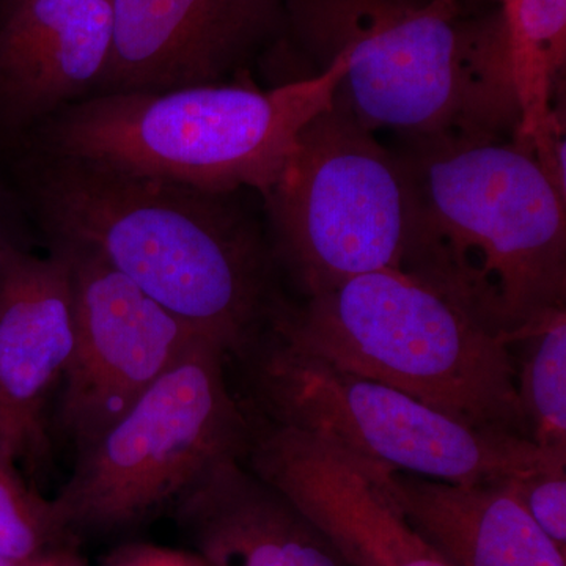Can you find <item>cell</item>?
<instances>
[{"mask_svg": "<svg viewBox=\"0 0 566 566\" xmlns=\"http://www.w3.org/2000/svg\"><path fill=\"white\" fill-rule=\"evenodd\" d=\"M509 486L543 534L566 553V461L509 480Z\"/></svg>", "mask_w": 566, "mask_h": 566, "instance_id": "obj_19", "label": "cell"}, {"mask_svg": "<svg viewBox=\"0 0 566 566\" xmlns=\"http://www.w3.org/2000/svg\"><path fill=\"white\" fill-rule=\"evenodd\" d=\"M172 513L210 566H348L322 528L243 460L214 465Z\"/></svg>", "mask_w": 566, "mask_h": 566, "instance_id": "obj_14", "label": "cell"}, {"mask_svg": "<svg viewBox=\"0 0 566 566\" xmlns=\"http://www.w3.org/2000/svg\"><path fill=\"white\" fill-rule=\"evenodd\" d=\"M11 2H14V0H0V9H2V7L9 6Z\"/></svg>", "mask_w": 566, "mask_h": 566, "instance_id": "obj_25", "label": "cell"}, {"mask_svg": "<svg viewBox=\"0 0 566 566\" xmlns=\"http://www.w3.org/2000/svg\"><path fill=\"white\" fill-rule=\"evenodd\" d=\"M264 335L469 427L528 439L513 346L424 275H357L300 307L283 304Z\"/></svg>", "mask_w": 566, "mask_h": 566, "instance_id": "obj_4", "label": "cell"}, {"mask_svg": "<svg viewBox=\"0 0 566 566\" xmlns=\"http://www.w3.org/2000/svg\"><path fill=\"white\" fill-rule=\"evenodd\" d=\"M52 243L70 264L76 316L59 420L81 450L120 420L203 335L98 253L66 241Z\"/></svg>", "mask_w": 566, "mask_h": 566, "instance_id": "obj_9", "label": "cell"}, {"mask_svg": "<svg viewBox=\"0 0 566 566\" xmlns=\"http://www.w3.org/2000/svg\"><path fill=\"white\" fill-rule=\"evenodd\" d=\"M286 17L285 0H112L109 59L92 95L222 84Z\"/></svg>", "mask_w": 566, "mask_h": 566, "instance_id": "obj_10", "label": "cell"}, {"mask_svg": "<svg viewBox=\"0 0 566 566\" xmlns=\"http://www.w3.org/2000/svg\"><path fill=\"white\" fill-rule=\"evenodd\" d=\"M499 3H501L499 13H501L502 21H509L515 14L520 0H499Z\"/></svg>", "mask_w": 566, "mask_h": 566, "instance_id": "obj_23", "label": "cell"}, {"mask_svg": "<svg viewBox=\"0 0 566 566\" xmlns=\"http://www.w3.org/2000/svg\"><path fill=\"white\" fill-rule=\"evenodd\" d=\"M0 566H36V565H24L20 562L10 560V558L0 556Z\"/></svg>", "mask_w": 566, "mask_h": 566, "instance_id": "obj_24", "label": "cell"}, {"mask_svg": "<svg viewBox=\"0 0 566 566\" xmlns=\"http://www.w3.org/2000/svg\"><path fill=\"white\" fill-rule=\"evenodd\" d=\"M319 70L344 52L337 96L370 132L502 139L520 125L501 14L463 0H285Z\"/></svg>", "mask_w": 566, "mask_h": 566, "instance_id": "obj_3", "label": "cell"}, {"mask_svg": "<svg viewBox=\"0 0 566 566\" xmlns=\"http://www.w3.org/2000/svg\"><path fill=\"white\" fill-rule=\"evenodd\" d=\"M33 202L52 240L91 249L156 303L243 359L283 305L273 255L232 193L41 153Z\"/></svg>", "mask_w": 566, "mask_h": 566, "instance_id": "obj_1", "label": "cell"}, {"mask_svg": "<svg viewBox=\"0 0 566 566\" xmlns=\"http://www.w3.org/2000/svg\"><path fill=\"white\" fill-rule=\"evenodd\" d=\"M253 424L248 468L300 506L348 566H450L406 521L378 465L294 428Z\"/></svg>", "mask_w": 566, "mask_h": 566, "instance_id": "obj_11", "label": "cell"}, {"mask_svg": "<svg viewBox=\"0 0 566 566\" xmlns=\"http://www.w3.org/2000/svg\"><path fill=\"white\" fill-rule=\"evenodd\" d=\"M41 566H85L82 564L81 558L76 556L73 547L71 549L61 551V553L55 554L51 558H48L46 562H43Z\"/></svg>", "mask_w": 566, "mask_h": 566, "instance_id": "obj_22", "label": "cell"}, {"mask_svg": "<svg viewBox=\"0 0 566 566\" xmlns=\"http://www.w3.org/2000/svg\"><path fill=\"white\" fill-rule=\"evenodd\" d=\"M502 25L520 109L512 140L538 159L565 126L554 96L566 65V0H520Z\"/></svg>", "mask_w": 566, "mask_h": 566, "instance_id": "obj_16", "label": "cell"}, {"mask_svg": "<svg viewBox=\"0 0 566 566\" xmlns=\"http://www.w3.org/2000/svg\"><path fill=\"white\" fill-rule=\"evenodd\" d=\"M3 243H6V240H3V238H0V251H2Z\"/></svg>", "mask_w": 566, "mask_h": 566, "instance_id": "obj_26", "label": "cell"}, {"mask_svg": "<svg viewBox=\"0 0 566 566\" xmlns=\"http://www.w3.org/2000/svg\"><path fill=\"white\" fill-rule=\"evenodd\" d=\"M344 52L318 73L271 91L202 85L91 95L39 125L41 153L106 164L211 193L266 196L301 133L334 103Z\"/></svg>", "mask_w": 566, "mask_h": 566, "instance_id": "obj_5", "label": "cell"}, {"mask_svg": "<svg viewBox=\"0 0 566 566\" xmlns=\"http://www.w3.org/2000/svg\"><path fill=\"white\" fill-rule=\"evenodd\" d=\"M102 566H210L193 551L170 549V547L129 543L117 547L104 558Z\"/></svg>", "mask_w": 566, "mask_h": 566, "instance_id": "obj_20", "label": "cell"}, {"mask_svg": "<svg viewBox=\"0 0 566 566\" xmlns=\"http://www.w3.org/2000/svg\"><path fill=\"white\" fill-rule=\"evenodd\" d=\"M112 0H14L0 9V128L20 134L93 92Z\"/></svg>", "mask_w": 566, "mask_h": 566, "instance_id": "obj_12", "label": "cell"}, {"mask_svg": "<svg viewBox=\"0 0 566 566\" xmlns=\"http://www.w3.org/2000/svg\"><path fill=\"white\" fill-rule=\"evenodd\" d=\"M263 420L314 434L392 472L449 483L504 482L566 457L479 430L374 379L263 335L245 354Z\"/></svg>", "mask_w": 566, "mask_h": 566, "instance_id": "obj_7", "label": "cell"}, {"mask_svg": "<svg viewBox=\"0 0 566 566\" xmlns=\"http://www.w3.org/2000/svg\"><path fill=\"white\" fill-rule=\"evenodd\" d=\"M17 450L0 438V556L24 565L70 549L51 501L29 488L17 468Z\"/></svg>", "mask_w": 566, "mask_h": 566, "instance_id": "obj_18", "label": "cell"}, {"mask_svg": "<svg viewBox=\"0 0 566 566\" xmlns=\"http://www.w3.org/2000/svg\"><path fill=\"white\" fill-rule=\"evenodd\" d=\"M229 354L199 337L136 405L92 444L52 499L71 542L144 526L175 509L214 465L243 460L252 417L226 378Z\"/></svg>", "mask_w": 566, "mask_h": 566, "instance_id": "obj_6", "label": "cell"}, {"mask_svg": "<svg viewBox=\"0 0 566 566\" xmlns=\"http://www.w3.org/2000/svg\"><path fill=\"white\" fill-rule=\"evenodd\" d=\"M73 277L57 249L40 259L6 240L0 251V400L20 433L22 457L46 453L43 412L74 349Z\"/></svg>", "mask_w": 566, "mask_h": 566, "instance_id": "obj_13", "label": "cell"}, {"mask_svg": "<svg viewBox=\"0 0 566 566\" xmlns=\"http://www.w3.org/2000/svg\"><path fill=\"white\" fill-rule=\"evenodd\" d=\"M516 392L528 439L543 452L566 457V308L547 312L513 346Z\"/></svg>", "mask_w": 566, "mask_h": 566, "instance_id": "obj_17", "label": "cell"}, {"mask_svg": "<svg viewBox=\"0 0 566 566\" xmlns=\"http://www.w3.org/2000/svg\"><path fill=\"white\" fill-rule=\"evenodd\" d=\"M0 438L6 439L17 450L18 457H22V444L20 433L14 427L13 420L7 411L6 405L0 400Z\"/></svg>", "mask_w": 566, "mask_h": 566, "instance_id": "obj_21", "label": "cell"}, {"mask_svg": "<svg viewBox=\"0 0 566 566\" xmlns=\"http://www.w3.org/2000/svg\"><path fill=\"white\" fill-rule=\"evenodd\" d=\"M378 468L406 521L450 566H566L509 480L464 485Z\"/></svg>", "mask_w": 566, "mask_h": 566, "instance_id": "obj_15", "label": "cell"}, {"mask_svg": "<svg viewBox=\"0 0 566 566\" xmlns=\"http://www.w3.org/2000/svg\"><path fill=\"white\" fill-rule=\"evenodd\" d=\"M405 271L438 282L513 346L566 300V200L515 140L424 137Z\"/></svg>", "mask_w": 566, "mask_h": 566, "instance_id": "obj_2", "label": "cell"}, {"mask_svg": "<svg viewBox=\"0 0 566 566\" xmlns=\"http://www.w3.org/2000/svg\"><path fill=\"white\" fill-rule=\"evenodd\" d=\"M264 202L275 255L307 297L408 263L416 205L403 158L337 96L305 126Z\"/></svg>", "mask_w": 566, "mask_h": 566, "instance_id": "obj_8", "label": "cell"}]
</instances>
